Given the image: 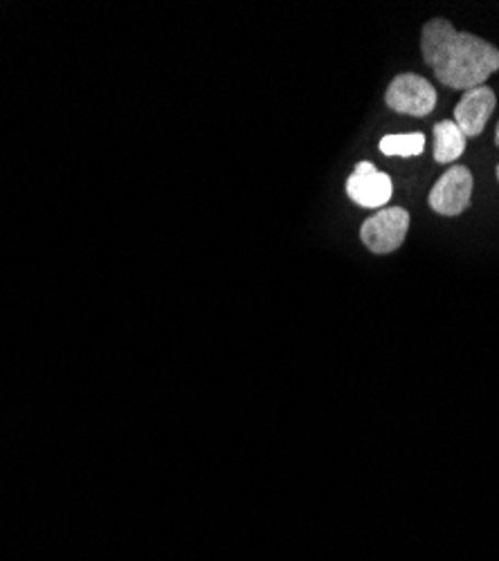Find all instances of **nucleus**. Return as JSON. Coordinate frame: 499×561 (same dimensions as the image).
<instances>
[{
	"label": "nucleus",
	"instance_id": "4",
	"mask_svg": "<svg viewBox=\"0 0 499 561\" xmlns=\"http://www.w3.org/2000/svg\"><path fill=\"white\" fill-rule=\"evenodd\" d=\"M473 196V173L466 167L447 169L432 186L428 205L441 216H460Z\"/></svg>",
	"mask_w": 499,
	"mask_h": 561
},
{
	"label": "nucleus",
	"instance_id": "8",
	"mask_svg": "<svg viewBox=\"0 0 499 561\" xmlns=\"http://www.w3.org/2000/svg\"><path fill=\"white\" fill-rule=\"evenodd\" d=\"M381 151L385 156H400L412 158L421 156L426 149V135L423 133H405V135H387L381 139Z\"/></svg>",
	"mask_w": 499,
	"mask_h": 561
},
{
	"label": "nucleus",
	"instance_id": "7",
	"mask_svg": "<svg viewBox=\"0 0 499 561\" xmlns=\"http://www.w3.org/2000/svg\"><path fill=\"white\" fill-rule=\"evenodd\" d=\"M466 151V135L455 122H439L434 126V160L439 164L455 162Z\"/></svg>",
	"mask_w": 499,
	"mask_h": 561
},
{
	"label": "nucleus",
	"instance_id": "1",
	"mask_svg": "<svg viewBox=\"0 0 499 561\" xmlns=\"http://www.w3.org/2000/svg\"><path fill=\"white\" fill-rule=\"evenodd\" d=\"M421 50L436 79L455 90L479 88L499 70V50L492 43L468 32H457L445 19L423 25Z\"/></svg>",
	"mask_w": 499,
	"mask_h": 561
},
{
	"label": "nucleus",
	"instance_id": "2",
	"mask_svg": "<svg viewBox=\"0 0 499 561\" xmlns=\"http://www.w3.org/2000/svg\"><path fill=\"white\" fill-rule=\"evenodd\" d=\"M407 227H410V214L405 209H381L376 216L362 222L360 239L374 254H392L402 245Z\"/></svg>",
	"mask_w": 499,
	"mask_h": 561
},
{
	"label": "nucleus",
	"instance_id": "5",
	"mask_svg": "<svg viewBox=\"0 0 499 561\" xmlns=\"http://www.w3.org/2000/svg\"><path fill=\"white\" fill-rule=\"evenodd\" d=\"M347 194L355 205L376 209L389 203L394 194V184L392 178L383 171H376L374 164L360 162L351 178L347 180Z\"/></svg>",
	"mask_w": 499,
	"mask_h": 561
},
{
	"label": "nucleus",
	"instance_id": "6",
	"mask_svg": "<svg viewBox=\"0 0 499 561\" xmlns=\"http://www.w3.org/2000/svg\"><path fill=\"white\" fill-rule=\"evenodd\" d=\"M495 104H497V98L488 85L466 90L462 102L455 108V124L466 137H477L479 133H484L495 111Z\"/></svg>",
	"mask_w": 499,
	"mask_h": 561
},
{
	"label": "nucleus",
	"instance_id": "9",
	"mask_svg": "<svg viewBox=\"0 0 499 561\" xmlns=\"http://www.w3.org/2000/svg\"><path fill=\"white\" fill-rule=\"evenodd\" d=\"M495 145L499 147V124H497V135H495Z\"/></svg>",
	"mask_w": 499,
	"mask_h": 561
},
{
	"label": "nucleus",
	"instance_id": "3",
	"mask_svg": "<svg viewBox=\"0 0 499 561\" xmlns=\"http://www.w3.org/2000/svg\"><path fill=\"white\" fill-rule=\"evenodd\" d=\"M385 102L396 113L426 117L436 106V90L419 75H398L387 88Z\"/></svg>",
	"mask_w": 499,
	"mask_h": 561
},
{
	"label": "nucleus",
	"instance_id": "10",
	"mask_svg": "<svg viewBox=\"0 0 499 561\" xmlns=\"http://www.w3.org/2000/svg\"><path fill=\"white\" fill-rule=\"evenodd\" d=\"M497 180H499V167H497Z\"/></svg>",
	"mask_w": 499,
	"mask_h": 561
}]
</instances>
